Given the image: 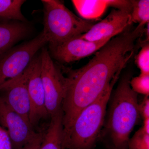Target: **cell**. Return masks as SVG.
Segmentation results:
<instances>
[{
	"label": "cell",
	"mask_w": 149,
	"mask_h": 149,
	"mask_svg": "<svg viewBox=\"0 0 149 149\" xmlns=\"http://www.w3.org/2000/svg\"><path fill=\"white\" fill-rule=\"evenodd\" d=\"M131 2V22L145 26L149 22V0H133Z\"/></svg>",
	"instance_id": "2e32d148"
},
{
	"label": "cell",
	"mask_w": 149,
	"mask_h": 149,
	"mask_svg": "<svg viewBox=\"0 0 149 149\" xmlns=\"http://www.w3.org/2000/svg\"><path fill=\"white\" fill-rule=\"evenodd\" d=\"M130 85L134 92L145 96L149 95V74L140 73L139 76L131 78Z\"/></svg>",
	"instance_id": "ac0fdd59"
},
{
	"label": "cell",
	"mask_w": 149,
	"mask_h": 149,
	"mask_svg": "<svg viewBox=\"0 0 149 149\" xmlns=\"http://www.w3.org/2000/svg\"><path fill=\"white\" fill-rule=\"evenodd\" d=\"M28 74L29 66L18 76L5 82L0 86V97L13 110L30 123Z\"/></svg>",
	"instance_id": "52a82bcc"
},
{
	"label": "cell",
	"mask_w": 149,
	"mask_h": 149,
	"mask_svg": "<svg viewBox=\"0 0 149 149\" xmlns=\"http://www.w3.org/2000/svg\"><path fill=\"white\" fill-rule=\"evenodd\" d=\"M25 1L24 0H0V20L27 22L21 12L22 6Z\"/></svg>",
	"instance_id": "9a60e30c"
},
{
	"label": "cell",
	"mask_w": 149,
	"mask_h": 149,
	"mask_svg": "<svg viewBox=\"0 0 149 149\" xmlns=\"http://www.w3.org/2000/svg\"><path fill=\"white\" fill-rule=\"evenodd\" d=\"M47 43V37L42 31L34 39L13 47L0 56V86L24 72L37 52Z\"/></svg>",
	"instance_id": "5b68a950"
},
{
	"label": "cell",
	"mask_w": 149,
	"mask_h": 149,
	"mask_svg": "<svg viewBox=\"0 0 149 149\" xmlns=\"http://www.w3.org/2000/svg\"><path fill=\"white\" fill-rule=\"evenodd\" d=\"M44 10L43 32L50 49L88 32L93 22L74 15L58 0H42Z\"/></svg>",
	"instance_id": "3957f363"
},
{
	"label": "cell",
	"mask_w": 149,
	"mask_h": 149,
	"mask_svg": "<svg viewBox=\"0 0 149 149\" xmlns=\"http://www.w3.org/2000/svg\"><path fill=\"white\" fill-rule=\"evenodd\" d=\"M130 74L121 78L112 98L106 131L115 149H127L130 133L140 115L138 94L130 85Z\"/></svg>",
	"instance_id": "7a4b0ae2"
},
{
	"label": "cell",
	"mask_w": 149,
	"mask_h": 149,
	"mask_svg": "<svg viewBox=\"0 0 149 149\" xmlns=\"http://www.w3.org/2000/svg\"><path fill=\"white\" fill-rule=\"evenodd\" d=\"M127 149H149V134L139 129L129 139Z\"/></svg>",
	"instance_id": "e0dca14e"
},
{
	"label": "cell",
	"mask_w": 149,
	"mask_h": 149,
	"mask_svg": "<svg viewBox=\"0 0 149 149\" xmlns=\"http://www.w3.org/2000/svg\"><path fill=\"white\" fill-rule=\"evenodd\" d=\"M141 128L146 133L149 134V118L143 120V124Z\"/></svg>",
	"instance_id": "603a6c76"
},
{
	"label": "cell",
	"mask_w": 149,
	"mask_h": 149,
	"mask_svg": "<svg viewBox=\"0 0 149 149\" xmlns=\"http://www.w3.org/2000/svg\"><path fill=\"white\" fill-rule=\"evenodd\" d=\"M49 125L44 136L40 149H66L64 141L62 110L51 117Z\"/></svg>",
	"instance_id": "4fadbf2b"
},
{
	"label": "cell",
	"mask_w": 149,
	"mask_h": 149,
	"mask_svg": "<svg viewBox=\"0 0 149 149\" xmlns=\"http://www.w3.org/2000/svg\"><path fill=\"white\" fill-rule=\"evenodd\" d=\"M44 132H37L35 137L21 149H40Z\"/></svg>",
	"instance_id": "44dd1931"
},
{
	"label": "cell",
	"mask_w": 149,
	"mask_h": 149,
	"mask_svg": "<svg viewBox=\"0 0 149 149\" xmlns=\"http://www.w3.org/2000/svg\"><path fill=\"white\" fill-rule=\"evenodd\" d=\"M0 125L6 130L13 149L22 148L37 133L29 123L13 110L1 97Z\"/></svg>",
	"instance_id": "9c48e42d"
},
{
	"label": "cell",
	"mask_w": 149,
	"mask_h": 149,
	"mask_svg": "<svg viewBox=\"0 0 149 149\" xmlns=\"http://www.w3.org/2000/svg\"><path fill=\"white\" fill-rule=\"evenodd\" d=\"M136 63L141 73L149 74V42L144 44L136 58Z\"/></svg>",
	"instance_id": "d6986e66"
},
{
	"label": "cell",
	"mask_w": 149,
	"mask_h": 149,
	"mask_svg": "<svg viewBox=\"0 0 149 149\" xmlns=\"http://www.w3.org/2000/svg\"><path fill=\"white\" fill-rule=\"evenodd\" d=\"M41 75L46 99V106L50 117L62 109L65 88V77L54 62L45 48L40 54Z\"/></svg>",
	"instance_id": "8992f818"
},
{
	"label": "cell",
	"mask_w": 149,
	"mask_h": 149,
	"mask_svg": "<svg viewBox=\"0 0 149 149\" xmlns=\"http://www.w3.org/2000/svg\"><path fill=\"white\" fill-rule=\"evenodd\" d=\"M31 31L32 27L27 22L0 20V56L27 37Z\"/></svg>",
	"instance_id": "7c38bea8"
},
{
	"label": "cell",
	"mask_w": 149,
	"mask_h": 149,
	"mask_svg": "<svg viewBox=\"0 0 149 149\" xmlns=\"http://www.w3.org/2000/svg\"><path fill=\"white\" fill-rule=\"evenodd\" d=\"M72 2L79 14L85 20L99 18L109 7V0H73Z\"/></svg>",
	"instance_id": "5bb4252c"
},
{
	"label": "cell",
	"mask_w": 149,
	"mask_h": 149,
	"mask_svg": "<svg viewBox=\"0 0 149 149\" xmlns=\"http://www.w3.org/2000/svg\"><path fill=\"white\" fill-rule=\"evenodd\" d=\"M40 55L35 56L29 66L28 87L30 111L29 120L34 128L40 120L49 116L46 106V99L41 75Z\"/></svg>",
	"instance_id": "ba28073f"
},
{
	"label": "cell",
	"mask_w": 149,
	"mask_h": 149,
	"mask_svg": "<svg viewBox=\"0 0 149 149\" xmlns=\"http://www.w3.org/2000/svg\"><path fill=\"white\" fill-rule=\"evenodd\" d=\"M145 31L144 26L129 27L95 53L87 64L68 71L62 104L64 133L84 109L107 91L113 90Z\"/></svg>",
	"instance_id": "6da1fadb"
},
{
	"label": "cell",
	"mask_w": 149,
	"mask_h": 149,
	"mask_svg": "<svg viewBox=\"0 0 149 149\" xmlns=\"http://www.w3.org/2000/svg\"><path fill=\"white\" fill-rule=\"evenodd\" d=\"M112 91H107L80 112L64 134L65 149H93L104 125Z\"/></svg>",
	"instance_id": "277c9868"
},
{
	"label": "cell",
	"mask_w": 149,
	"mask_h": 149,
	"mask_svg": "<svg viewBox=\"0 0 149 149\" xmlns=\"http://www.w3.org/2000/svg\"><path fill=\"white\" fill-rule=\"evenodd\" d=\"M139 109L140 116L144 119L149 118V96H145L142 102L139 104Z\"/></svg>",
	"instance_id": "7402d4cb"
},
{
	"label": "cell",
	"mask_w": 149,
	"mask_h": 149,
	"mask_svg": "<svg viewBox=\"0 0 149 149\" xmlns=\"http://www.w3.org/2000/svg\"><path fill=\"white\" fill-rule=\"evenodd\" d=\"M0 149H13L6 130L0 125Z\"/></svg>",
	"instance_id": "ffe728a7"
},
{
	"label": "cell",
	"mask_w": 149,
	"mask_h": 149,
	"mask_svg": "<svg viewBox=\"0 0 149 149\" xmlns=\"http://www.w3.org/2000/svg\"><path fill=\"white\" fill-rule=\"evenodd\" d=\"M131 10L115 9L101 21L94 24L81 38L91 42H97L113 37L122 33L132 24Z\"/></svg>",
	"instance_id": "30bf717a"
},
{
	"label": "cell",
	"mask_w": 149,
	"mask_h": 149,
	"mask_svg": "<svg viewBox=\"0 0 149 149\" xmlns=\"http://www.w3.org/2000/svg\"><path fill=\"white\" fill-rule=\"evenodd\" d=\"M111 39L91 42L78 36L50 49L51 53L60 62L70 63L95 53Z\"/></svg>",
	"instance_id": "8fae6325"
}]
</instances>
